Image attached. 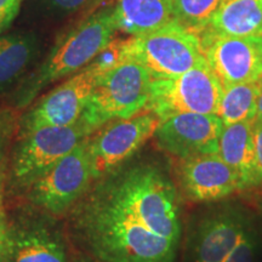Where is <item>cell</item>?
Here are the masks:
<instances>
[{"label": "cell", "mask_w": 262, "mask_h": 262, "mask_svg": "<svg viewBox=\"0 0 262 262\" xmlns=\"http://www.w3.org/2000/svg\"><path fill=\"white\" fill-rule=\"evenodd\" d=\"M117 27L137 37L156 31L172 19V0H118Z\"/></svg>", "instance_id": "obj_18"}, {"label": "cell", "mask_w": 262, "mask_h": 262, "mask_svg": "<svg viewBox=\"0 0 262 262\" xmlns=\"http://www.w3.org/2000/svg\"><path fill=\"white\" fill-rule=\"evenodd\" d=\"M257 81L225 88L217 112L224 125L255 120L257 112Z\"/></svg>", "instance_id": "obj_20"}, {"label": "cell", "mask_w": 262, "mask_h": 262, "mask_svg": "<svg viewBox=\"0 0 262 262\" xmlns=\"http://www.w3.org/2000/svg\"><path fill=\"white\" fill-rule=\"evenodd\" d=\"M124 56L140 62L152 79L178 77L205 60L198 35L173 18L156 31L126 39Z\"/></svg>", "instance_id": "obj_5"}, {"label": "cell", "mask_w": 262, "mask_h": 262, "mask_svg": "<svg viewBox=\"0 0 262 262\" xmlns=\"http://www.w3.org/2000/svg\"><path fill=\"white\" fill-rule=\"evenodd\" d=\"M261 2H262V0H261Z\"/></svg>", "instance_id": "obj_30"}, {"label": "cell", "mask_w": 262, "mask_h": 262, "mask_svg": "<svg viewBox=\"0 0 262 262\" xmlns=\"http://www.w3.org/2000/svg\"><path fill=\"white\" fill-rule=\"evenodd\" d=\"M71 262H104L101 261L100 258L93 256L90 254H73L71 257Z\"/></svg>", "instance_id": "obj_28"}, {"label": "cell", "mask_w": 262, "mask_h": 262, "mask_svg": "<svg viewBox=\"0 0 262 262\" xmlns=\"http://www.w3.org/2000/svg\"><path fill=\"white\" fill-rule=\"evenodd\" d=\"M179 160L180 187L189 201L216 202L242 191L238 173L217 153Z\"/></svg>", "instance_id": "obj_14"}, {"label": "cell", "mask_w": 262, "mask_h": 262, "mask_svg": "<svg viewBox=\"0 0 262 262\" xmlns=\"http://www.w3.org/2000/svg\"><path fill=\"white\" fill-rule=\"evenodd\" d=\"M9 216L3 206H0V262L9 261V242H10Z\"/></svg>", "instance_id": "obj_25"}, {"label": "cell", "mask_w": 262, "mask_h": 262, "mask_svg": "<svg viewBox=\"0 0 262 262\" xmlns=\"http://www.w3.org/2000/svg\"><path fill=\"white\" fill-rule=\"evenodd\" d=\"M95 187L116 204L139 215L155 233L179 244L181 219L178 192L158 166L136 164L113 171Z\"/></svg>", "instance_id": "obj_2"}, {"label": "cell", "mask_w": 262, "mask_h": 262, "mask_svg": "<svg viewBox=\"0 0 262 262\" xmlns=\"http://www.w3.org/2000/svg\"><path fill=\"white\" fill-rule=\"evenodd\" d=\"M88 137L25 191L27 201L42 214H66L89 189L93 176Z\"/></svg>", "instance_id": "obj_8"}, {"label": "cell", "mask_w": 262, "mask_h": 262, "mask_svg": "<svg viewBox=\"0 0 262 262\" xmlns=\"http://www.w3.org/2000/svg\"><path fill=\"white\" fill-rule=\"evenodd\" d=\"M205 61L217 77L222 89L253 83L262 77V34L249 37L199 38Z\"/></svg>", "instance_id": "obj_11"}, {"label": "cell", "mask_w": 262, "mask_h": 262, "mask_svg": "<svg viewBox=\"0 0 262 262\" xmlns=\"http://www.w3.org/2000/svg\"><path fill=\"white\" fill-rule=\"evenodd\" d=\"M224 0H172V18L199 35Z\"/></svg>", "instance_id": "obj_21"}, {"label": "cell", "mask_w": 262, "mask_h": 262, "mask_svg": "<svg viewBox=\"0 0 262 262\" xmlns=\"http://www.w3.org/2000/svg\"><path fill=\"white\" fill-rule=\"evenodd\" d=\"M258 83V97H257V112L255 120L262 123V77L257 80Z\"/></svg>", "instance_id": "obj_29"}, {"label": "cell", "mask_w": 262, "mask_h": 262, "mask_svg": "<svg viewBox=\"0 0 262 262\" xmlns=\"http://www.w3.org/2000/svg\"><path fill=\"white\" fill-rule=\"evenodd\" d=\"M101 74L103 72L93 61L49 91L21 118L19 135L40 127L68 126L77 123Z\"/></svg>", "instance_id": "obj_10"}, {"label": "cell", "mask_w": 262, "mask_h": 262, "mask_svg": "<svg viewBox=\"0 0 262 262\" xmlns=\"http://www.w3.org/2000/svg\"><path fill=\"white\" fill-rule=\"evenodd\" d=\"M38 51V39L31 33L0 35V93L25 73Z\"/></svg>", "instance_id": "obj_19"}, {"label": "cell", "mask_w": 262, "mask_h": 262, "mask_svg": "<svg viewBox=\"0 0 262 262\" xmlns=\"http://www.w3.org/2000/svg\"><path fill=\"white\" fill-rule=\"evenodd\" d=\"M90 135L79 120L73 125L47 126L21 134L11 156L8 185L26 191Z\"/></svg>", "instance_id": "obj_6"}, {"label": "cell", "mask_w": 262, "mask_h": 262, "mask_svg": "<svg viewBox=\"0 0 262 262\" xmlns=\"http://www.w3.org/2000/svg\"><path fill=\"white\" fill-rule=\"evenodd\" d=\"M150 80L149 72L140 62L125 57L100 75L79 122L93 134L112 120L140 113L148 102Z\"/></svg>", "instance_id": "obj_4"}, {"label": "cell", "mask_w": 262, "mask_h": 262, "mask_svg": "<svg viewBox=\"0 0 262 262\" xmlns=\"http://www.w3.org/2000/svg\"><path fill=\"white\" fill-rule=\"evenodd\" d=\"M254 140L255 149H256L257 163L260 166V171L262 175V123L254 120Z\"/></svg>", "instance_id": "obj_27"}, {"label": "cell", "mask_w": 262, "mask_h": 262, "mask_svg": "<svg viewBox=\"0 0 262 262\" xmlns=\"http://www.w3.org/2000/svg\"><path fill=\"white\" fill-rule=\"evenodd\" d=\"M258 254H260V241L253 228L249 226L244 237L241 239L226 262H257Z\"/></svg>", "instance_id": "obj_22"}, {"label": "cell", "mask_w": 262, "mask_h": 262, "mask_svg": "<svg viewBox=\"0 0 262 262\" xmlns=\"http://www.w3.org/2000/svg\"><path fill=\"white\" fill-rule=\"evenodd\" d=\"M160 119L143 110L135 116L104 124L88 137L93 181L106 178L155 136Z\"/></svg>", "instance_id": "obj_9"}, {"label": "cell", "mask_w": 262, "mask_h": 262, "mask_svg": "<svg viewBox=\"0 0 262 262\" xmlns=\"http://www.w3.org/2000/svg\"><path fill=\"white\" fill-rule=\"evenodd\" d=\"M222 91L221 83L204 60L178 77L150 80L145 110L160 120L180 113L217 114Z\"/></svg>", "instance_id": "obj_7"}, {"label": "cell", "mask_w": 262, "mask_h": 262, "mask_svg": "<svg viewBox=\"0 0 262 262\" xmlns=\"http://www.w3.org/2000/svg\"><path fill=\"white\" fill-rule=\"evenodd\" d=\"M9 228L8 262H71L63 235L47 214L16 215Z\"/></svg>", "instance_id": "obj_13"}, {"label": "cell", "mask_w": 262, "mask_h": 262, "mask_svg": "<svg viewBox=\"0 0 262 262\" xmlns=\"http://www.w3.org/2000/svg\"><path fill=\"white\" fill-rule=\"evenodd\" d=\"M249 225L234 210H221L198 225L193 242V262H226Z\"/></svg>", "instance_id": "obj_15"}, {"label": "cell", "mask_w": 262, "mask_h": 262, "mask_svg": "<svg viewBox=\"0 0 262 262\" xmlns=\"http://www.w3.org/2000/svg\"><path fill=\"white\" fill-rule=\"evenodd\" d=\"M24 0H0V34L11 26Z\"/></svg>", "instance_id": "obj_23"}, {"label": "cell", "mask_w": 262, "mask_h": 262, "mask_svg": "<svg viewBox=\"0 0 262 262\" xmlns=\"http://www.w3.org/2000/svg\"><path fill=\"white\" fill-rule=\"evenodd\" d=\"M222 127L217 114L180 113L160 120L155 137L164 152L185 159L217 153Z\"/></svg>", "instance_id": "obj_12"}, {"label": "cell", "mask_w": 262, "mask_h": 262, "mask_svg": "<svg viewBox=\"0 0 262 262\" xmlns=\"http://www.w3.org/2000/svg\"><path fill=\"white\" fill-rule=\"evenodd\" d=\"M262 34L261 0H224L198 38Z\"/></svg>", "instance_id": "obj_17"}, {"label": "cell", "mask_w": 262, "mask_h": 262, "mask_svg": "<svg viewBox=\"0 0 262 262\" xmlns=\"http://www.w3.org/2000/svg\"><path fill=\"white\" fill-rule=\"evenodd\" d=\"M217 155L238 173L242 191L262 186V175L255 149L254 120L224 125Z\"/></svg>", "instance_id": "obj_16"}, {"label": "cell", "mask_w": 262, "mask_h": 262, "mask_svg": "<svg viewBox=\"0 0 262 262\" xmlns=\"http://www.w3.org/2000/svg\"><path fill=\"white\" fill-rule=\"evenodd\" d=\"M71 226L90 255L104 262H175L178 243L160 237L134 212L96 188L74 205Z\"/></svg>", "instance_id": "obj_1"}, {"label": "cell", "mask_w": 262, "mask_h": 262, "mask_svg": "<svg viewBox=\"0 0 262 262\" xmlns=\"http://www.w3.org/2000/svg\"><path fill=\"white\" fill-rule=\"evenodd\" d=\"M117 29L114 9H103L84 19L55 45L47 60L22 83L14 97L15 106H29L49 85L89 66L112 40Z\"/></svg>", "instance_id": "obj_3"}, {"label": "cell", "mask_w": 262, "mask_h": 262, "mask_svg": "<svg viewBox=\"0 0 262 262\" xmlns=\"http://www.w3.org/2000/svg\"><path fill=\"white\" fill-rule=\"evenodd\" d=\"M5 137L6 134L4 125L0 124V206H3V201H4L9 173V164L5 150Z\"/></svg>", "instance_id": "obj_24"}, {"label": "cell", "mask_w": 262, "mask_h": 262, "mask_svg": "<svg viewBox=\"0 0 262 262\" xmlns=\"http://www.w3.org/2000/svg\"><path fill=\"white\" fill-rule=\"evenodd\" d=\"M44 2L57 12L73 14L89 4L91 0H44Z\"/></svg>", "instance_id": "obj_26"}]
</instances>
